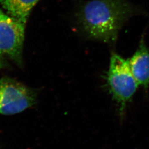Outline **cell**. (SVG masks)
<instances>
[{"instance_id":"1","label":"cell","mask_w":149,"mask_h":149,"mask_svg":"<svg viewBox=\"0 0 149 149\" xmlns=\"http://www.w3.org/2000/svg\"><path fill=\"white\" fill-rule=\"evenodd\" d=\"M144 12L127 0H90L76 13L77 23L87 37L113 45L129 19Z\"/></svg>"},{"instance_id":"2","label":"cell","mask_w":149,"mask_h":149,"mask_svg":"<svg viewBox=\"0 0 149 149\" xmlns=\"http://www.w3.org/2000/svg\"><path fill=\"white\" fill-rule=\"evenodd\" d=\"M105 79L109 93L117 103L118 113L122 120L127 104L139 86L130 69L129 59L113 53Z\"/></svg>"},{"instance_id":"3","label":"cell","mask_w":149,"mask_h":149,"mask_svg":"<svg viewBox=\"0 0 149 149\" xmlns=\"http://www.w3.org/2000/svg\"><path fill=\"white\" fill-rule=\"evenodd\" d=\"M37 93L10 77L0 79V115H14L34 106Z\"/></svg>"},{"instance_id":"4","label":"cell","mask_w":149,"mask_h":149,"mask_svg":"<svg viewBox=\"0 0 149 149\" xmlns=\"http://www.w3.org/2000/svg\"><path fill=\"white\" fill-rule=\"evenodd\" d=\"M25 28L26 26L0 9V55L19 65L22 64Z\"/></svg>"},{"instance_id":"5","label":"cell","mask_w":149,"mask_h":149,"mask_svg":"<svg viewBox=\"0 0 149 149\" xmlns=\"http://www.w3.org/2000/svg\"><path fill=\"white\" fill-rule=\"evenodd\" d=\"M129 59L131 71L139 86L146 90L149 86V48L144 37L140 39L138 48Z\"/></svg>"},{"instance_id":"6","label":"cell","mask_w":149,"mask_h":149,"mask_svg":"<svg viewBox=\"0 0 149 149\" xmlns=\"http://www.w3.org/2000/svg\"><path fill=\"white\" fill-rule=\"evenodd\" d=\"M40 0H0V4L8 15L26 26L33 8Z\"/></svg>"},{"instance_id":"7","label":"cell","mask_w":149,"mask_h":149,"mask_svg":"<svg viewBox=\"0 0 149 149\" xmlns=\"http://www.w3.org/2000/svg\"><path fill=\"white\" fill-rule=\"evenodd\" d=\"M6 65V62L4 60V57L0 55V69L3 68Z\"/></svg>"}]
</instances>
